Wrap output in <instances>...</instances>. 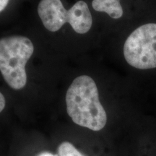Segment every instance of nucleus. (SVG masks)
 <instances>
[{"mask_svg": "<svg viewBox=\"0 0 156 156\" xmlns=\"http://www.w3.org/2000/svg\"><path fill=\"white\" fill-rule=\"evenodd\" d=\"M92 6L95 11L106 12L114 19H119L123 15L119 0H93Z\"/></svg>", "mask_w": 156, "mask_h": 156, "instance_id": "39448f33", "label": "nucleus"}, {"mask_svg": "<svg viewBox=\"0 0 156 156\" xmlns=\"http://www.w3.org/2000/svg\"><path fill=\"white\" fill-rule=\"evenodd\" d=\"M9 1V0H0V12L5 9V7L8 5Z\"/></svg>", "mask_w": 156, "mask_h": 156, "instance_id": "6e6552de", "label": "nucleus"}, {"mask_svg": "<svg viewBox=\"0 0 156 156\" xmlns=\"http://www.w3.org/2000/svg\"><path fill=\"white\" fill-rule=\"evenodd\" d=\"M38 13L45 28L51 32L58 31L66 23L80 34H86L92 26L91 13L83 1H78L67 10L61 0H41L38 6Z\"/></svg>", "mask_w": 156, "mask_h": 156, "instance_id": "7ed1b4c3", "label": "nucleus"}, {"mask_svg": "<svg viewBox=\"0 0 156 156\" xmlns=\"http://www.w3.org/2000/svg\"><path fill=\"white\" fill-rule=\"evenodd\" d=\"M37 156H58L54 155V154L50 153V152H47V151H45V152H42L40 154H38Z\"/></svg>", "mask_w": 156, "mask_h": 156, "instance_id": "1a4fd4ad", "label": "nucleus"}, {"mask_svg": "<svg viewBox=\"0 0 156 156\" xmlns=\"http://www.w3.org/2000/svg\"><path fill=\"white\" fill-rule=\"evenodd\" d=\"M124 55L127 63L140 69L156 67V23L136 28L126 40Z\"/></svg>", "mask_w": 156, "mask_h": 156, "instance_id": "20e7f679", "label": "nucleus"}, {"mask_svg": "<svg viewBox=\"0 0 156 156\" xmlns=\"http://www.w3.org/2000/svg\"><path fill=\"white\" fill-rule=\"evenodd\" d=\"M58 156H83L79 151L69 142H64L58 147Z\"/></svg>", "mask_w": 156, "mask_h": 156, "instance_id": "423d86ee", "label": "nucleus"}, {"mask_svg": "<svg viewBox=\"0 0 156 156\" xmlns=\"http://www.w3.org/2000/svg\"><path fill=\"white\" fill-rule=\"evenodd\" d=\"M34 51L33 43L25 36L0 39V72L11 88L20 90L27 83L25 64Z\"/></svg>", "mask_w": 156, "mask_h": 156, "instance_id": "f03ea898", "label": "nucleus"}, {"mask_svg": "<svg viewBox=\"0 0 156 156\" xmlns=\"http://www.w3.org/2000/svg\"><path fill=\"white\" fill-rule=\"evenodd\" d=\"M66 105L68 115L77 125L93 131H100L106 126V111L99 101L96 84L89 76L74 80L66 94Z\"/></svg>", "mask_w": 156, "mask_h": 156, "instance_id": "f257e3e1", "label": "nucleus"}, {"mask_svg": "<svg viewBox=\"0 0 156 156\" xmlns=\"http://www.w3.org/2000/svg\"><path fill=\"white\" fill-rule=\"evenodd\" d=\"M5 107V96L0 93V113L3 111Z\"/></svg>", "mask_w": 156, "mask_h": 156, "instance_id": "0eeeda50", "label": "nucleus"}]
</instances>
